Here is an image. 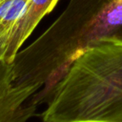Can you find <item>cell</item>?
I'll list each match as a JSON object with an SVG mask.
<instances>
[{
    "instance_id": "4",
    "label": "cell",
    "mask_w": 122,
    "mask_h": 122,
    "mask_svg": "<svg viewBox=\"0 0 122 122\" xmlns=\"http://www.w3.org/2000/svg\"><path fill=\"white\" fill-rule=\"evenodd\" d=\"M59 0H30L27 9L15 26L4 48L1 56L9 63H13L15 56L40 21L49 14Z\"/></svg>"
},
{
    "instance_id": "6",
    "label": "cell",
    "mask_w": 122,
    "mask_h": 122,
    "mask_svg": "<svg viewBox=\"0 0 122 122\" xmlns=\"http://www.w3.org/2000/svg\"><path fill=\"white\" fill-rule=\"evenodd\" d=\"M0 1H1V0H0Z\"/></svg>"
},
{
    "instance_id": "2",
    "label": "cell",
    "mask_w": 122,
    "mask_h": 122,
    "mask_svg": "<svg viewBox=\"0 0 122 122\" xmlns=\"http://www.w3.org/2000/svg\"><path fill=\"white\" fill-rule=\"evenodd\" d=\"M43 122H122V40L80 54L47 97Z\"/></svg>"
},
{
    "instance_id": "3",
    "label": "cell",
    "mask_w": 122,
    "mask_h": 122,
    "mask_svg": "<svg viewBox=\"0 0 122 122\" xmlns=\"http://www.w3.org/2000/svg\"><path fill=\"white\" fill-rule=\"evenodd\" d=\"M39 90L15 82L13 64L0 54V122H28L36 111L33 95Z\"/></svg>"
},
{
    "instance_id": "5",
    "label": "cell",
    "mask_w": 122,
    "mask_h": 122,
    "mask_svg": "<svg viewBox=\"0 0 122 122\" xmlns=\"http://www.w3.org/2000/svg\"><path fill=\"white\" fill-rule=\"evenodd\" d=\"M30 0L0 1V51L22 18Z\"/></svg>"
},
{
    "instance_id": "1",
    "label": "cell",
    "mask_w": 122,
    "mask_h": 122,
    "mask_svg": "<svg viewBox=\"0 0 122 122\" xmlns=\"http://www.w3.org/2000/svg\"><path fill=\"white\" fill-rule=\"evenodd\" d=\"M106 40H122V0H70L57 19L13 61L15 82L39 91L45 103L56 82L85 51Z\"/></svg>"
}]
</instances>
